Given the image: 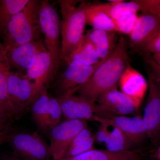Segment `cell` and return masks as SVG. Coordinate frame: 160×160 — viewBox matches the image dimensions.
<instances>
[{
    "mask_svg": "<svg viewBox=\"0 0 160 160\" xmlns=\"http://www.w3.org/2000/svg\"><path fill=\"white\" fill-rule=\"evenodd\" d=\"M7 128V127H3L2 126H0V131L2 130V129H5V128Z\"/></svg>",
    "mask_w": 160,
    "mask_h": 160,
    "instance_id": "38",
    "label": "cell"
},
{
    "mask_svg": "<svg viewBox=\"0 0 160 160\" xmlns=\"http://www.w3.org/2000/svg\"><path fill=\"white\" fill-rule=\"evenodd\" d=\"M95 140L112 152H123L132 150L133 144L116 127L109 123H100Z\"/></svg>",
    "mask_w": 160,
    "mask_h": 160,
    "instance_id": "16",
    "label": "cell"
},
{
    "mask_svg": "<svg viewBox=\"0 0 160 160\" xmlns=\"http://www.w3.org/2000/svg\"><path fill=\"white\" fill-rule=\"evenodd\" d=\"M101 60L94 46L85 34L67 64L70 62H75L87 66H92L97 64Z\"/></svg>",
    "mask_w": 160,
    "mask_h": 160,
    "instance_id": "21",
    "label": "cell"
},
{
    "mask_svg": "<svg viewBox=\"0 0 160 160\" xmlns=\"http://www.w3.org/2000/svg\"><path fill=\"white\" fill-rule=\"evenodd\" d=\"M103 111L118 115L134 114L139 109L132 100L118 88L102 93L96 102Z\"/></svg>",
    "mask_w": 160,
    "mask_h": 160,
    "instance_id": "11",
    "label": "cell"
},
{
    "mask_svg": "<svg viewBox=\"0 0 160 160\" xmlns=\"http://www.w3.org/2000/svg\"><path fill=\"white\" fill-rule=\"evenodd\" d=\"M7 84L9 101L17 118L31 107L41 92L26 74L18 71L10 72Z\"/></svg>",
    "mask_w": 160,
    "mask_h": 160,
    "instance_id": "4",
    "label": "cell"
},
{
    "mask_svg": "<svg viewBox=\"0 0 160 160\" xmlns=\"http://www.w3.org/2000/svg\"><path fill=\"white\" fill-rule=\"evenodd\" d=\"M11 116L4 105L0 101V126L7 127V122L12 119Z\"/></svg>",
    "mask_w": 160,
    "mask_h": 160,
    "instance_id": "32",
    "label": "cell"
},
{
    "mask_svg": "<svg viewBox=\"0 0 160 160\" xmlns=\"http://www.w3.org/2000/svg\"><path fill=\"white\" fill-rule=\"evenodd\" d=\"M49 99L50 97L45 87L32 103L31 107L32 112L35 121L40 129L43 131L48 130L46 119Z\"/></svg>",
    "mask_w": 160,
    "mask_h": 160,
    "instance_id": "26",
    "label": "cell"
},
{
    "mask_svg": "<svg viewBox=\"0 0 160 160\" xmlns=\"http://www.w3.org/2000/svg\"><path fill=\"white\" fill-rule=\"evenodd\" d=\"M11 71L8 56L0 42V101L6 107L9 113H13L12 107L9 101L8 91L7 80Z\"/></svg>",
    "mask_w": 160,
    "mask_h": 160,
    "instance_id": "24",
    "label": "cell"
},
{
    "mask_svg": "<svg viewBox=\"0 0 160 160\" xmlns=\"http://www.w3.org/2000/svg\"><path fill=\"white\" fill-rule=\"evenodd\" d=\"M62 115L67 120L93 121L96 114L97 104L89 99L74 95L59 98Z\"/></svg>",
    "mask_w": 160,
    "mask_h": 160,
    "instance_id": "13",
    "label": "cell"
},
{
    "mask_svg": "<svg viewBox=\"0 0 160 160\" xmlns=\"http://www.w3.org/2000/svg\"><path fill=\"white\" fill-rule=\"evenodd\" d=\"M54 71L55 69L51 55L48 50H46L38 55L26 74L34 82L38 90L42 92Z\"/></svg>",
    "mask_w": 160,
    "mask_h": 160,
    "instance_id": "17",
    "label": "cell"
},
{
    "mask_svg": "<svg viewBox=\"0 0 160 160\" xmlns=\"http://www.w3.org/2000/svg\"><path fill=\"white\" fill-rule=\"evenodd\" d=\"M139 52L152 55L160 53V29L143 46Z\"/></svg>",
    "mask_w": 160,
    "mask_h": 160,
    "instance_id": "29",
    "label": "cell"
},
{
    "mask_svg": "<svg viewBox=\"0 0 160 160\" xmlns=\"http://www.w3.org/2000/svg\"><path fill=\"white\" fill-rule=\"evenodd\" d=\"M160 29V19L151 13L143 12L138 16L135 26L129 35V47L133 51L139 52Z\"/></svg>",
    "mask_w": 160,
    "mask_h": 160,
    "instance_id": "12",
    "label": "cell"
},
{
    "mask_svg": "<svg viewBox=\"0 0 160 160\" xmlns=\"http://www.w3.org/2000/svg\"><path fill=\"white\" fill-rule=\"evenodd\" d=\"M140 158L139 153L135 150L112 152L93 149L72 157L52 160H140Z\"/></svg>",
    "mask_w": 160,
    "mask_h": 160,
    "instance_id": "19",
    "label": "cell"
},
{
    "mask_svg": "<svg viewBox=\"0 0 160 160\" xmlns=\"http://www.w3.org/2000/svg\"><path fill=\"white\" fill-rule=\"evenodd\" d=\"M128 49V42L121 36L113 52L98 67L89 81L78 90L79 95L96 103L100 95L118 88L121 77L129 64Z\"/></svg>",
    "mask_w": 160,
    "mask_h": 160,
    "instance_id": "1",
    "label": "cell"
},
{
    "mask_svg": "<svg viewBox=\"0 0 160 160\" xmlns=\"http://www.w3.org/2000/svg\"><path fill=\"white\" fill-rule=\"evenodd\" d=\"M104 60H101L97 64L92 66L75 62L67 64V67L57 84L58 98L72 95L77 92L80 87L89 81Z\"/></svg>",
    "mask_w": 160,
    "mask_h": 160,
    "instance_id": "8",
    "label": "cell"
},
{
    "mask_svg": "<svg viewBox=\"0 0 160 160\" xmlns=\"http://www.w3.org/2000/svg\"><path fill=\"white\" fill-rule=\"evenodd\" d=\"M47 50L42 40L33 41L16 47L7 54L10 69L23 72L32 65L38 55Z\"/></svg>",
    "mask_w": 160,
    "mask_h": 160,
    "instance_id": "15",
    "label": "cell"
},
{
    "mask_svg": "<svg viewBox=\"0 0 160 160\" xmlns=\"http://www.w3.org/2000/svg\"><path fill=\"white\" fill-rule=\"evenodd\" d=\"M87 121L67 120L50 130V150L52 159L62 158L75 137L87 126Z\"/></svg>",
    "mask_w": 160,
    "mask_h": 160,
    "instance_id": "9",
    "label": "cell"
},
{
    "mask_svg": "<svg viewBox=\"0 0 160 160\" xmlns=\"http://www.w3.org/2000/svg\"><path fill=\"white\" fill-rule=\"evenodd\" d=\"M138 17V13H132L117 20L113 21L115 25L117 32L130 35L135 26Z\"/></svg>",
    "mask_w": 160,
    "mask_h": 160,
    "instance_id": "28",
    "label": "cell"
},
{
    "mask_svg": "<svg viewBox=\"0 0 160 160\" xmlns=\"http://www.w3.org/2000/svg\"><path fill=\"white\" fill-rule=\"evenodd\" d=\"M96 9L102 12L115 21L127 15L141 11L139 0L122 2L117 3H106L92 5Z\"/></svg>",
    "mask_w": 160,
    "mask_h": 160,
    "instance_id": "20",
    "label": "cell"
},
{
    "mask_svg": "<svg viewBox=\"0 0 160 160\" xmlns=\"http://www.w3.org/2000/svg\"><path fill=\"white\" fill-rule=\"evenodd\" d=\"M119 85L121 91L140 108L148 89V82L143 75L129 64L122 75Z\"/></svg>",
    "mask_w": 160,
    "mask_h": 160,
    "instance_id": "14",
    "label": "cell"
},
{
    "mask_svg": "<svg viewBox=\"0 0 160 160\" xmlns=\"http://www.w3.org/2000/svg\"><path fill=\"white\" fill-rule=\"evenodd\" d=\"M95 141L94 137L86 126L75 137L63 158L76 156L94 149Z\"/></svg>",
    "mask_w": 160,
    "mask_h": 160,
    "instance_id": "22",
    "label": "cell"
},
{
    "mask_svg": "<svg viewBox=\"0 0 160 160\" xmlns=\"http://www.w3.org/2000/svg\"><path fill=\"white\" fill-rule=\"evenodd\" d=\"M8 142L15 155L25 160H50V146L35 133H10Z\"/></svg>",
    "mask_w": 160,
    "mask_h": 160,
    "instance_id": "6",
    "label": "cell"
},
{
    "mask_svg": "<svg viewBox=\"0 0 160 160\" xmlns=\"http://www.w3.org/2000/svg\"><path fill=\"white\" fill-rule=\"evenodd\" d=\"M10 133V130L7 127L0 131V145L7 142Z\"/></svg>",
    "mask_w": 160,
    "mask_h": 160,
    "instance_id": "33",
    "label": "cell"
},
{
    "mask_svg": "<svg viewBox=\"0 0 160 160\" xmlns=\"http://www.w3.org/2000/svg\"><path fill=\"white\" fill-rule=\"evenodd\" d=\"M0 160H25L16 155H6L0 156Z\"/></svg>",
    "mask_w": 160,
    "mask_h": 160,
    "instance_id": "34",
    "label": "cell"
},
{
    "mask_svg": "<svg viewBox=\"0 0 160 160\" xmlns=\"http://www.w3.org/2000/svg\"><path fill=\"white\" fill-rule=\"evenodd\" d=\"M152 55L156 62L160 66V53H155V54H152Z\"/></svg>",
    "mask_w": 160,
    "mask_h": 160,
    "instance_id": "35",
    "label": "cell"
},
{
    "mask_svg": "<svg viewBox=\"0 0 160 160\" xmlns=\"http://www.w3.org/2000/svg\"><path fill=\"white\" fill-rule=\"evenodd\" d=\"M141 11L148 12L160 19V0H139Z\"/></svg>",
    "mask_w": 160,
    "mask_h": 160,
    "instance_id": "30",
    "label": "cell"
},
{
    "mask_svg": "<svg viewBox=\"0 0 160 160\" xmlns=\"http://www.w3.org/2000/svg\"><path fill=\"white\" fill-rule=\"evenodd\" d=\"M29 0H0V36H4L10 20L22 9Z\"/></svg>",
    "mask_w": 160,
    "mask_h": 160,
    "instance_id": "23",
    "label": "cell"
},
{
    "mask_svg": "<svg viewBox=\"0 0 160 160\" xmlns=\"http://www.w3.org/2000/svg\"><path fill=\"white\" fill-rule=\"evenodd\" d=\"M117 32L92 28L85 35L94 46L101 60H103L109 57L117 46L119 39Z\"/></svg>",
    "mask_w": 160,
    "mask_h": 160,
    "instance_id": "18",
    "label": "cell"
},
{
    "mask_svg": "<svg viewBox=\"0 0 160 160\" xmlns=\"http://www.w3.org/2000/svg\"><path fill=\"white\" fill-rule=\"evenodd\" d=\"M41 1L29 0L27 5L9 22L2 43L7 54L18 46L41 40L39 21Z\"/></svg>",
    "mask_w": 160,
    "mask_h": 160,
    "instance_id": "2",
    "label": "cell"
},
{
    "mask_svg": "<svg viewBox=\"0 0 160 160\" xmlns=\"http://www.w3.org/2000/svg\"><path fill=\"white\" fill-rule=\"evenodd\" d=\"M159 82H160V81H159Z\"/></svg>",
    "mask_w": 160,
    "mask_h": 160,
    "instance_id": "39",
    "label": "cell"
},
{
    "mask_svg": "<svg viewBox=\"0 0 160 160\" xmlns=\"http://www.w3.org/2000/svg\"><path fill=\"white\" fill-rule=\"evenodd\" d=\"M39 21L42 33L45 36L46 49L51 55L56 70L62 61L61 25L56 9L47 0L41 1Z\"/></svg>",
    "mask_w": 160,
    "mask_h": 160,
    "instance_id": "5",
    "label": "cell"
},
{
    "mask_svg": "<svg viewBox=\"0 0 160 160\" xmlns=\"http://www.w3.org/2000/svg\"><path fill=\"white\" fill-rule=\"evenodd\" d=\"M58 2L62 15L61 58L67 63L85 35L87 3L74 0H60Z\"/></svg>",
    "mask_w": 160,
    "mask_h": 160,
    "instance_id": "3",
    "label": "cell"
},
{
    "mask_svg": "<svg viewBox=\"0 0 160 160\" xmlns=\"http://www.w3.org/2000/svg\"><path fill=\"white\" fill-rule=\"evenodd\" d=\"M62 115L61 103L58 98H50L48 105L46 124L48 130H51L60 123Z\"/></svg>",
    "mask_w": 160,
    "mask_h": 160,
    "instance_id": "27",
    "label": "cell"
},
{
    "mask_svg": "<svg viewBox=\"0 0 160 160\" xmlns=\"http://www.w3.org/2000/svg\"><path fill=\"white\" fill-rule=\"evenodd\" d=\"M148 74L149 93L142 118L148 138L157 146L160 145V83L150 70Z\"/></svg>",
    "mask_w": 160,
    "mask_h": 160,
    "instance_id": "7",
    "label": "cell"
},
{
    "mask_svg": "<svg viewBox=\"0 0 160 160\" xmlns=\"http://www.w3.org/2000/svg\"><path fill=\"white\" fill-rule=\"evenodd\" d=\"M93 121L113 125L125 134L133 145L139 144L148 138L142 118L141 116L131 117L104 112L100 115L95 116Z\"/></svg>",
    "mask_w": 160,
    "mask_h": 160,
    "instance_id": "10",
    "label": "cell"
},
{
    "mask_svg": "<svg viewBox=\"0 0 160 160\" xmlns=\"http://www.w3.org/2000/svg\"><path fill=\"white\" fill-rule=\"evenodd\" d=\"M157 157L158 159L160 160V145L157 151Z\"/></svg>",
    "mask_w": 160,
    "mask_h": 160,
    "instance_id": "37",
    "label": "cell"
},
{
    "mask_svg": "<svg viewBox=\"0 0 160 160\" xmlns=\"http://www.w3.org/2000/svg\"><path fill=\"white\" fill-rule=\"evenodd\" d=\"M144 62L150 71L153 73L155 78L158 81H160V66L156 62L149 53H142L141 54Z\"/></svg>",
    "mask_w": 160,
    "mask_h": 160,
    "instance_id": "31",
    "label": "cell"
},
{
    "mask_svg": "<svg viewBox=\"0 0 160 160\" xmlns=\"http://www.w3.org/2000/svg\"><path fill=\"white\" fill-rule=\"evenodd\" d=\"M122 1L123 0H110V1H108V2L109 3H117L122 2Z\"/></svg>",
    "mask_w": 160,
    "mask_h": 160,
    "instance_id": "36",
    "label": "cell"
},
{
    "mask_svg": "<svg viewBox=\"0 0 160 160\" xmlns=\"http://www.w3.org/2000/svg\"><path fill=\"white\" fill-rule=\"evenodd\" d=\"M86 25L92 26V29L117 32L113 20L106 13L96 9L92 5L88 3L86 8Z\"/></svg>",
    "mask_w": 160,
    "mask_h": 160,
    "instance_id": "25",
    "label": "cell"
}]
</instances>
